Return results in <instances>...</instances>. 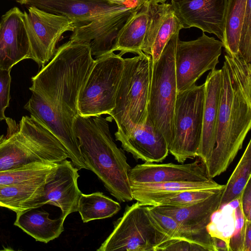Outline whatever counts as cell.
Here are the masks:
<instances>
[{
	"label": "cell",
	"instance_id": "obj_35",
	"mask_svg": "<svg viewBox=\"0 0 251 251\" xmlns=\"http://www.w3.org/2000/svg\"><path fill=\"white\" fill-rule=\"evenodd\" d=\"M10 70L0 69V121L5 120V109L8 107L10 96L11 76Z\"/></svg>",
	"mask_w": 251,
	"mask_h": 251
},
{
	"label": "cell",
	"instance_id": "obj_32",
	"mask_svg": "<svg viewBox=\"0 0 251 251\" xmlns=\"http://www.w3.org/2000/svg\"><path fill=\"white\" fill-rule=\"evenodd\" d=\"M238 57L247 63L251 61V0H247L240 32Z\"/></svg>",
	"mask_w": 251,
	"mask_h": 251
},
{
	"label": "cell",
	"instance_id": "obj_39",
	"mask_svg": "<svg viewBox=\"0 0 251 251\" xmlns=\"http://www.w3.org/2000/svg\"><path fill=\"white\" fill-rule=\"evenodd\" d=\"M29 0H16V1L21 4H26Z\"/></svg>",
	"mask_w": 251,
	"mask_h": 251
},
{
	"label": "cell",
	"instance_id": "obj_23",
	"mask_svg": "<svg viewBox=\"0 0 251 251\" xmlns=\"http://www.w3.org/2000/svg\"><path fill=\"white\" fill-rule=\"evenodd\" d=\"M133 199L144 205L152 206L159 199L181 191L211 188H222L213 178L206 181H169L130 184Z\"/></svg>",
	"mask_w": 251,
	"mask_h": 251
},
{
	"label": "cell",
	"instance_id": "obj_9",
	"mask_svg": "<svg viewBox=\"0 0 251 251\" xmlns=\"http://www.w3.org/2000/svg\"><path fill=\"white\" fill-rule=\"evenodd\" d=\"M152 221L146 205L137 201L126 205L123 216L114 222V228L98 251H155L169 239Z\"/></svg>",
	"mask_w": 251,
	"mask_h": 251
},
{
	"label": "cell",
	"instance_id": "obj_26",
	"mask_svg": "<svg viewBox=\"0 0 251 251\" xmlns=\"http://www.w3.org/2000/svg\"><path fill=\"white\" fill-rule=\"evenodd\" d=\"M149 215L156 226L169 238L187 240L198 244L207 251H214L212 235L208 230L194 231L181 225L173 218L154 210L147 206Z\"/></svg>",
	"mask_w": 251,
	"mask_h": 251
},
{
	"label": "cell",
	"instance_id": "obj_20",
	"mask_svg": "<svg viewBox=\"0 0 251 251\" xmlns=\"http://www.w3.org/2000/svg\"><path fill=\"white\" fill-rule=\"evenodd\" d=\"M224 188L205 199L190 204L151 207L158 212L171 217L190 230H206L213 214L221 208V198Z\"/></svg>",
	"mask_w": 251,
	"mask_h": 251
},
{
	"label": "cell",
	"instance_id": "obj_22",
	"mask_svg": "<svg viewBox=\"0 0 251 251\" xmlns=\"http://www.w3.org/2000/svg\"><path fill=\"white\" fill-rule=\"evenodd\" d=\"M120 142L124 150L130 153L136 160L159 163L162 162L169 153L164 138L156 133L146 122Z\"/></svg>",
	"mask_w": 251,
	"mask_h": 251
},
{
	"label": "cell",
	"instance_id": "obj_1",
	"mask_svg": "<svg viewBox=\"0 0 251 251\" xmlns=\"http://www.w3.org/2000/svg\"><path fill=\"white\" fill-rule=\"evenodd\" d=\"M94 62L89 43L70 40L63 44L31 78V97L24 107L61 141L78 170L88 168L79 149L75 123L79 115V93Z\"/></svg>",
	"mask_w": 251,
	"mask_h": 251
},
{
	"label": "cell",
	"instance_id": "obj_11",
	"mask_svg": "<svg viewBox=\"0 0 251 251\" xmlns=\"http://www.w3.org/2000/svg\"><path fill=\"white\" fill-rule=\"evenodd\" d=\"M24 14L30 45V59L43 68L54 56L62 35L74 30V23L66 17L33 6H29L28 12Z\"/></svg>",
	"mask_w": 251,
	"mask_h": 251
},
{
	"label": "cell",
	"instance_id": "obj_10",
	"mask_svg": "<svg viewBox=\"0 0 251 251\" xmlns=\"http://www.w3.org/2000/svg\"><path fill=\"white\" fill-rule=\"evenodd\" d=\"M224 47L222 41L204 32L194 40L178 38L175 52V71L177 92L195 84L206 71L214 70Z\"/></svg>",
	"mask_w": 251,
	"mask_h": 251
},
{
	"label": "cell",
	"instance_id": "obj_7",
	"mask_svg": "<svg viewBox=\"0 0 251 251\" xmlns=\"http://www.w3.org/2000/svg\"><path fill=\"white\" fill-rule=\"evenodd\" d=\"M205 84L177 92L175 102L174 136L169 149L179 163L197 157L202 135Z\"/></svg>",
	"mask_w": 251,
	"mask_h": 251
},
{
	"label": "cell",
	"instance_id": "obj_38",
	"mask_svg": "<svg viewBox=\"0 0 251 251\" xmlns=\"http://www.w3.org/2000/svg\"><path fill=\"white\" fill-rule=\"evenodd\" d=\"M112 1L120 2V3H126L130 2L133 0H110Z\"/></svg>",
	"mask_w": 251,
	"mask_h": 251
},
{
	"label": "cell",
	"instance_id": "obj_36",
	"mask_svg": "<svg viewBox=\"0 0 251 251\" xmlns=\"http://www.w3.org/2000/svg\"><path fill=\"white\" fill-rule=\"evenodd\" d=\"M240 210L244 220L251 221V180L250 179L242 191L239 199Z\"/></svg>",
	"mask_w": 251,
	"mask_h": 251
},
{
	"label": "cell",
	"instance_id": "obj_33",
	"mask_svg": "<svg viewBox=\"0 0 251 251\" xmlns=\"http://www.w3.org/2000/svg\"><path fill=\"white\" fill-rule=\"evenodd\" d=\"M229 251H251V222L244 221L239 230L229 239Z\"/></svg>",
	"mask_w": 251,
	"mask_h": 251
},
{
	"label": "cell",
	"instance_id": "obj_6",
	"mask_svg": "<svg viewBox=\"0 0 251 251\" xmlns=\"http://www.w3.org/2000/svg\"><path fill=\"white\" fill-rule=\"evenodd\" d=\"M179 32L168 41L158 59L152 62L146 123L162 136L168 147L174 136V115L177 94L175 52Z\"/></svg>",
	"mask_w": 251,
	"mask_h": 251
},
{
	"label": "cell",
	"instance_id": "obj_4",
	"mask_svg": "<svg viewBox=\"0 0 251 251\" xmlns=\"http://www.w3.org/2000/svg\"><path fill=\"white\" fill-rule=\"evenodd\" d=\"M5 120L8 127L6 134L0 136V171L69 158L61 141L34 118L23 116L19 125L11 118Z\"/></svg>",
	"mask_w": 251,
	"mask_h": 251
},
{
	"label": "cell",
	"instance_id": "obj_27",
	"mask_svg": "<svg viewBox=\"0 0 251 251\" xmlns=\"http://www.w3.org/2000/svg\"><path fill=\"white\" fill-rule=\"evenodd\" d=\"M120 204L102 192L81 193L77 211L83 223L112 217L121 209Z\"/></svg>",
	"mask_w": 251,
	"mask_h": 251
},
{
	"label": "cell",
	"instance_id": "obj_21",
	"mask_svg": "<svg viewBox=\"0 0 251 251\" xmlns=\"http://www.w3.org/2000/svg\"><path fill=\"white\" fill-rule=\"evenodd\" d=\"M166 0H146L133 12L119 30L111 52L120 51L122 56L128 52L140 54L148 29L152 11L157 3Z\"/></svg>",
	"mask_w": 251,
	"mask_h": 251
},
{
	"label": "cell",
	"instance_id": "obj_34",
	"mask_svg": "<svg viewBox=\"0 0 251 251\" xmlns=\"http://www.w3.org/2000/svg\"><path fill=\"white\" fill-rule=\"evenodd\" d=\"M201 251L207 250L203 246L187 240L170 238L159 244L155 251Z\"/></svg>",
	"mask_w": 251,
	"mask_h": 251
},
{
	"label": "cell",
	"instance_id": "obj_24",
	"mask_svg": "<svg viewBox=\"0 0 251 251\" xmlns=\"http://www.w3.org/2000/svg\"><path fill=\"white\" fill-rule=\"evenodd\" d=\"M14 225L33 237L36 241L47 243L58 237L64 231L65 218L61 216L54 219L49 213L32 208L16 213Z\"/></svg>",
	"mask_w": 251,
	"mask_h": 251
},
{
	"label": "cell",
	"instance_id": "obj_12",
	"mask_svg": "<svg viewBox=\"0 0 251 251\" xmlns=\"http://www.w3.org/2000/svg\"><path fill=\"white\" fill-rule=\"evenodd\" d=\"M145 0L120 3L110 0H29L26 5L66 17L73 22L75 28L137 6Z\"/></svg>",
	"mask_w": 251,
	"mask_h": 251
},
{
	"label": "cell",
	"instance_id": "obj_8",
	"mask_svg": "<svg viewBox=\"0 0 251 251\" xmlns=\"http://www.w3.org/2000/svg\"><path fill=\"white\" fill-rule=\"evenodd\" d=\"M124 67V58L114 52L95 60L78 96L79 115H110L115 105Z\"/></svg>",
	"mask_w": 251,
	"mask_h": 251
},
{
	"label": "cell",
	"instance_id": "obj_18",
	"mask_svg": "<svg viewBox=\"0 0 251 251\" xmlns=\"http://www.w3.org/2000/svg\"><path fill=\"white\" fill-rule=\"evenodd\" d=\"M205 84L201 139L197 153L205 166L215 145L216 130L222 88L221 70L214 69L208 74Z\"/></svg>",
	"mask_w": 251,
	"mask_h": 251
},
{
	"label": "cell",
	"instance_id": "obj_28",
	"mask_svg": "<svg viewBox=\"0 0 251 251\" xmlns=\"http://www.w3.org/2000/svg\"><path fill=\"white\" fill-rule=\"evenodd\" d=\"M247 0H227L223 42L226 54L237 56Z\"/></svg>",
	"mask_w": 251,
	"mask_h": 251
},
{
	"label": "cell",
	"instance_id": "obj_14",
	"mask_svg": "<svg viewBox=\"0 0 251 251\" xmlns=\"http://www.w3.org/2000/svg\"><path fill=\"white\" fill-rule=\"evenodd\" d=\"M78 170L71 161L65 159L57 163L47 182L43 194L34 203L33 208L45 204L57 206L61 217L66 218L77 211L81 192L78 187Z\"/></svg>",
	"mask_w": 251,
	"mask_h": 251
},
{
	"label": "cell",
	"instance_id": "obj_30",
	"mask_svg": "<svg viewBox=\"0 0 251 251\" xmlns=\"http://www.w3.org/2000/svg\"><path fill=\"white\" fill-rule=\"evenodd\" d=\"M57 163L34 164L0 171V184H9L49 176Z\"/></svg>",
	"mask_w": 251,
	"mask_h": 251
},
{
	"label": "cell",
	"instance_id": "obj_2",
	"mask_svg": "<svg viewBox=\"0 0 251 251\" xmlns=\"http://www.w3.org/2000/svg\"><path fill=\"white\" fill-rule=\"evenodd\" d=\"M251 66L238 56L225 55L215 145L205 165L211 178L226 171L251 128Z\"/></svg>",
	"mask_w": 251,
	"mask_h": 251
},
{
	"label": "cell",
	"instance_id": "obj_25",
	"mask_svg": "<svg viewBox=\"0 0 251 251\" xmlns=\"http://www.w3.org/2000/svg\"><path fill=\"white\" fill-rule=\"evenodd\" d=\"M52 172L44 178L0 184V206L16 213L33 208L34 202L43 194L45 186Z\"/></svg>",
	"mask_w": 251,
	"mask_h": 251
},
{
	"label": "cell",
	"instance_id": "obj_3",
	"mask_svg": "<svg viewBox=\"0 0 251 251\" xmlns=\"http://www.w3.org/2000/svg\"><path fill=\"white\" fill-rule=\"evenodd\" d=\"M75 131L88 170L95 174L118 201L133 200L128 180L131 168L124 151L113 140L107 118L101 115H78L75 123Z\"/></svg>",
	"mask_w": 251,
	"mask_h": 251
},
{
	"label": "cell",
	"instance_id": "obj_15",
	"mask_svg": "<svg viewBox=\"0 0 251 251\" xmlns=\"http://www.w3.org/2000/svg\"><path fill=\"white\" fill-rule=\"evenodd\" d=\"M211 179L204 163L199 157L195 161L186 164L145 162L131 168L128 173L129 185L169 181H206Z\"/></svg>",
	"mask_w": 251,
	"mask_h": 251
},
{
	"label": "cell",
	"instance_id": "obj_37",
	"mask_svg": "<svg viewBox=\"0 0 251 251\" xmlns=\"http://www.w3.org/2000/svg\"><path fill=\"white\" fill-rule=\"evenodd\" d=\"M212 242L214 251H229V239L212 235Z\"/></svg>",
	"mask_w": 251,
	"mask_h": 251
},
{
	"label": "cell",
	"instance_id": "obj_13",
	"mask_svg": "<svg viewBox=\"0 0 251 251\" xmlns=\"http://www.w3.org/2000/svg\"><path fill=\"white\" fill-rule=\"evenodd\" d=\"M171 5L183 28H198L223 43L227 0H171Z\"/></svg>",
	"mask_w": 251,
	"mask_h": 251
},
{
	"label": "cell",
	"instance_id": "obj_16",
	"mask_svg": "<svg viewBox=\"0 0 251 251\" xmlns=\"http://www.w3.org/2000/svg\"><path fill=\"white\" fill-rule=\"evenodd\" d=\"M30 57L24 14L14 7L0 21V69L10 71L14 65Z\"/></svg>",
	"mask_w": 251,
	"mask_h": 251
},
{
	"label": "cell",
	"instance_id": "obj_19",
	"mask_svg": "<svg viewBox=\"0 0 251 251\" xmlns=\"http://www.w3.org/2000/svg\"><path fill=\"white\" fill-rule=\"evenodd\" d=\"M182 26L170 3L155 4L142 46V51L157 61L171 38Z\"/></svg>",
	"mask_w": 251,
	"mask_h": 251
},
{
	"label": "cell",
	"instance_id": "obj_17",
	"mask_svg": "<svg viewBox=\"0 0 251 251\" xmlns=\"http://www.w3.org/2000/svg\"><path fill=\"white\" fill-rule=\"evenodd\" d=\"M142 3L75 27L70 40L89 43L92 54L96 58L112 52L111 50L119 30Z\"/></svg>",
	"mask_w": 251,
	"mask_h": 251
},
{
	"label": "cell",
	"instance_id": "obj_5",
	"mask_svg": "<svg viewBox=\"0 0 251 251\" xmlns=\"http://www.w3.org/2000/svg\"><path fill=\"white\" fill-rule=\"evenodd\" d=\"M152 65L151 56L144 52L124 58L115 105L109 115L117 126L118 141L126 138L146 122Z\"/></svg>",
	"mask_w": 251,
	"mask_h": 251
},
{
	"label": "cell",
	"instance_id": "obj_29",
	"mask_svg": "<svg viewBox=\"0 0 251 251\" xmlns=\"http://www.w3.org/2000/svg\"><path fill=\"white\" fill-rule=\"evenodd\" d=\"M251 177V140L231 175L222 194L220 207L238 200Z\"/></svg>",
	"mask_w": 251,
	"mask_h": 251
},
{
	"label": "cell",
	"instance_id": "obj_31",
	"mask_svg": "<svg viewBox=\"0 0 251 251\" xmlns=\"http://www.w3.org/2000/svg\"><path fill=\"white\" fill-rule=\"evenodd\" d=\"M224 188L181 191L159 199L152 206H179L190 204L205 199Z\"/></svg>",
	"mask_w": 251,
	"mask_h": 251
}]
</instances>
